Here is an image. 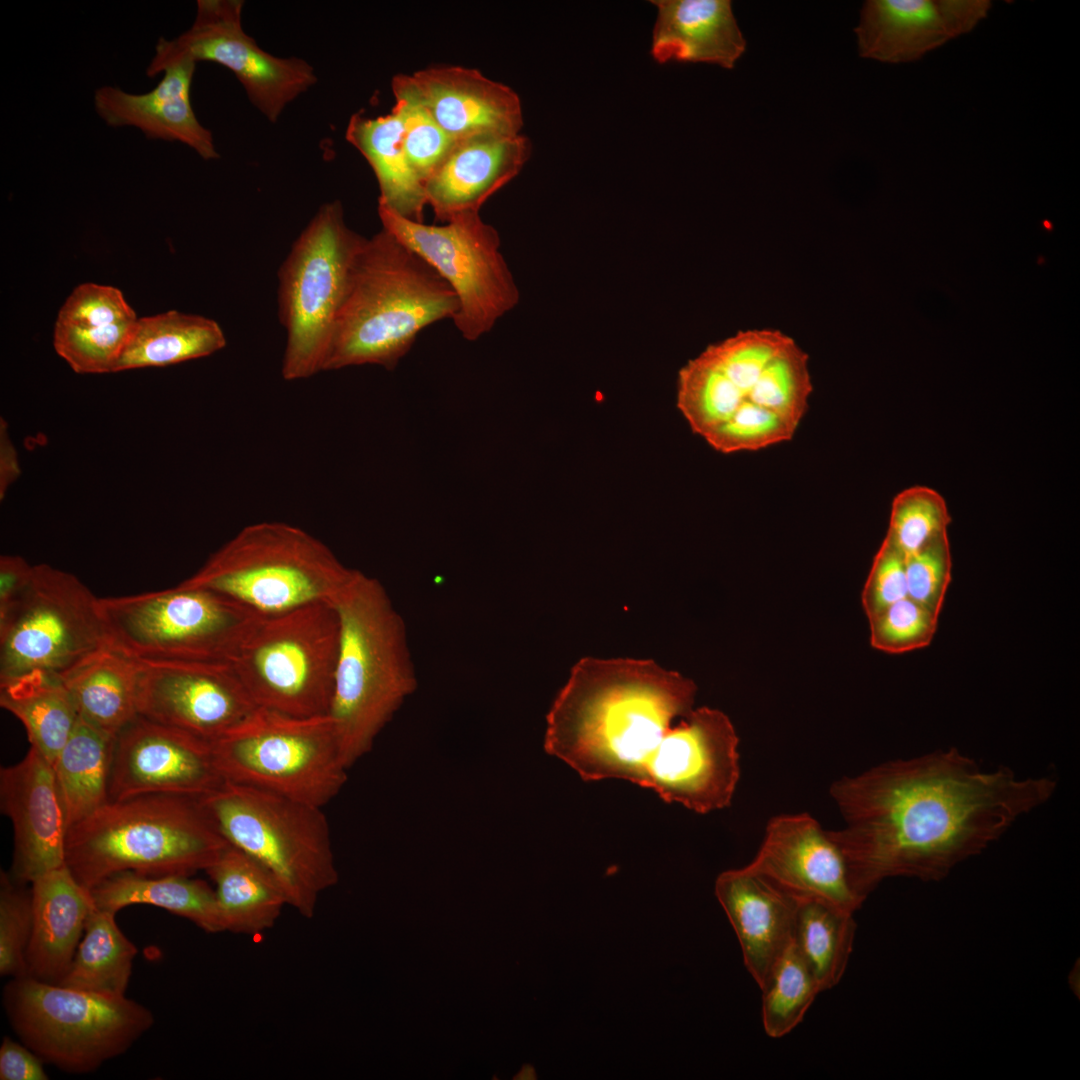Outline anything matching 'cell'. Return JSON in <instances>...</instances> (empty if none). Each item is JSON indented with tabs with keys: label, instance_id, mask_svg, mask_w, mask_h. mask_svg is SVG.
<instances>
[{
	"label": "cell",
	"instance_id": "1",
	"mask_svg": "<svg viewBox=\"0 0 1080 1080\" xmlns=\"http://www.w3.org/2000/svg\"><path fill=\"white\" fill-rule=\"evenodd\" d=\"M695 683L648 659L584 657L546 717L544 749L583 780L622 779L706 814L730 805L739 738L727 715L694 709Z\"/></svg>",
	"mask_w": 1080,
	"mask_h": 1080
},
{
	"label": "cell",
	"instance_id": "2",
	"mask_svg": "<svg viewBox=\"0 0 1080 1080\" xmlns=\"http://www.w3.org/2000/svg\"><path fill=\"white\" fill-rule=\"evenodd\" d=\"M1052 777L984 769L957 748L842 777L830 795L845 822L829 831L865 901L890 877L939 881L1051 799Z\"/></svg>",
	"mask_w": 1080,
	"mask_h": 1080
},
{
	"label": "cell",
	"instance_id": "3",
	"mask_svg": "<svg viewBox=\"0 0 1080 1080\" xmlns=\"http://www.w3.org/2000/svg\"><path fill=\"white\" fill-rule=\"evenodd\" d=\"M808 353L787 333L751 328L708 345L678 372L676 407L722 454L791 440L809 407Z\"/></svg>",
	"mask_w": 1080,
	"mask_h": 1080
},
{
	"label": "cell",
	"instance_id": "4",
	"mask_svg": "<svg viewBox=\"0 0 1080 1080\" xmlns=\"http://www.w3.org/2000/svg\"><path fill=\"white\" fill-rule=\"evenodd\" d=\"M458 310L447 282L383 229L362 243L351 268L322 371L394 369L426 327Z\"/></svg>",
	"mask_w": 1080,
	"mask_h": 1080
},
{
	"label": "cell",
	"instance_id": "5",
	"mask_svg": "<svg viewBox=\"0 0 1080 1080\" xmlns=\"http://www.w3.org/2000/svg\"><path fill=\"white\" fill-rule=\"evenodd\" d=\"M332 604L340 642L331 716L349 769L417 688L406 625L381 582L353 569Z\"/></svg>",
	"mask_w": 1080,
	"mask_h": 1080
},
{
	"label": "cell",
	"instance_id": "6",
	"mask_svg": "<svg viewBox=\"0 0 1080 1080\" xmlns=\"http://www.w3.org/2000/svg\"><path fill=\"white\" fill-rule=\"evenodd\" d=\"M229 845L200 799L147 794L108 801L67 832L65 862L89 892L110 876L206 871Z\"/></svg>",
	"mask_w": 1080,
	"mask_h": 1080
},
{
	"label": "cell",
	"instance_id": "7",
	"mask_svg": "<svg viewBox=\"0 0 1080 1080\" xmlns=\"http://www.w3.org/2000/svg\"><path fill=\"white\" fill-rule=\"evenodd\" d=\"M199 799L226 841L269 870L289 906L313 917L338 881L322 807L228 781Z\"/></svg>",
	"mask_w": 1080,
	"mask_h": 1080
},
{
	"label": "cell",
	"instance_id": "8",
	"mask_svg": "<svg viewBox=\"0 0 1080 1080\" xmlns=\"http://www.w3.org/2000/svg\"><path fill=\"white\" fill-rule=\"evenodd\" d=\"M352 571L304 529L264 521L242 528L179 585L207 589L271 615L332 603Z\"/></svg>",
	"mask_w": 1080,
	"mask_h": 1080
},
{
	"label": "cell",
	"instance_id": "9",
	"mask_svg": "<svg viewBox=\"0 0 1080 1080\" xmlns=\"http://www.w3.org/2000/svg\"><path fill=\"white\" fill-rule=\"evenodd\" d=\"M3 1006L20 1040L44 1062L88 1073L125 1053L154 1023L126 996L74 989L28 975L10 980Z\"/></svg>",
	"mask_w": 1080,
	"mask_h": 1080
},
{
	"label": "cell",
	"instance_id": "10",
	"mask_svg": "<svg viewBox=\"0 0 1080 1080\" xmlns=\"http://www.w3.org/2000/svg\"><path fill=\"white\" fill-rule=\"evenodd\" d=\"M224 781L324 807L347 780L329 714L294 716L256 707L210 741Z\"/></svg>",
	"mask_w": 1080,
	"mask_h": 1080
},
{
	"label": "cell",
	"instance_id": "11",
	"mask_svg": "<svg viewBox=\"0 0 1080 1080\" xmlns=\"http://www.w3.org/2000/svg\"><path fill=\"white\" fill-rule=\"evenodd\" d=\"M98 604L109 645L135 660L230 663L261 616L216 592L179 584Z\"/></svg>",
	"mask_w": 1080,
	"mask_h": 1080
},
{
	"label": "cell",
	"instance_id": "12",
	"mask_svg": "<svg viewBox=\"0 0 1080 1080\" xmlns=\"http://www.w3.org/2000/svg\"><path fill=\"white\" fill-rule=\"evenodd\" d=\"M340 642L331 602L261 615L230 662L257 707L329 714Z\"/></svg>",
	"mask_w": 1080,
	"mask_h": 1080
},
{
	"label": "cell",
	"instance_id": "13",
	"mask_svg": "<svg viewBox=\"0 0 1080 1080\" xmlns=\"http://www.w3.org/2000/svg\"><path fill=\"white\" fill-rule=\"evenodd\" d=\"M365 237L350 229L339 201L325 203L302 230L278 271V317L286 332L285 380L322 371L354 259Z\"/></svg>",
	"mask_w": 1080,
	"mask_h": 1080
},
{
	"label": "cell",
	"instance_id": "14",
	"mask_svg": "<svg viewBox=\"0 0 1080 1080\" xmlns=\"http://www.w3.org/2000/svg\"><path fill=\"white\" fill-rule=\"evenodd\" d=\"M98 600L77 576L34 565L27 587L0 615V682L31 672L62 678L110 646Z\"/></svg>",
	"mask_w": 1080,
	"mask_h": 1080
},
{
	"label": "cell",
	"instance_id": "15",
	"mask_svg": "<svg viewBox=\"0 0 1080 1080\" xmlns=\"http://www.w3.org/2000/svg\"><path fill=\"white\" fill-rule=\"evenodd\" d=\"M382 228L423 258L453 290L452 318L470 341L489 332L519 302L520 293L500 252L497 230L479 212L455 215L443 225L405 218L381 202Z\"/></svg>",
	"mask_w": 1080,
	"mask_h": 1080
},
{
	"label": "cell",
	"instance_id": "16",
	"mask_svg": "<svg viewBox=\"0 0 1080 1080\" xmlns=\"http://www.w3.org/2000/svg\"><path fill=\"white\" fill-rule=\"evenodd\" d=\"M242 0H198L192 26L177 38H159L146 68L150 78L183 59L218 63L234 73L252 104L271 122L317 82L300 58H280L261 49L242 28Z\"/></svg>",
	"mask_w": 1080,
	"mask_h": 1080
},
{
	"label": "cell",
	"instance_id": "17",
	"mask_svg": "<svg viewBox=\"0 0 1080 1080\" xmlns=\"http://www.w3.org/2000/svg\"><path fill=\"white\" fill-rule=\"evenodd\" d=\"M138 715L206 740L257 706L229 662L137 660Z\"/></svg>",
	"mask_w": 1080,
	"mask_h": 1080
},
{
	"label": "cell",
	"instance_id": "18",
	"mask_svg": "<svg viewBox=\"0 0 1080 1080\" xmlns=\"http://www.w3.org/2000/svg\"><path fill=\"white\" fill-rule=\"evenodd\" d=\"M224 782L202 737L141 716L115 737L109 801L147 794L201 798Z\"/></svg>",
	"mask_w": 1080,
	"mask_h": 1080
},
{
	"label": "cell",
	"instance_id": "19",
	"mask_svg": "<svg viewBox=\"0 0 1080 1080\" xmlns=\"http://www.w3.org/2000/svg\"><path fill=\"white\" fill-rule=\"evenodd\" d=\"M391 88L395 99L421 107L454 140L519 135L523 125L519 96L476 69L438 66L398 74Z\"/></svg>",
	"mask_w": 1080,
	"mask_h": 1080
},
{
	"label": "cell",
	"instance_id": "20",
	"mask_svg": "<svg viewBox=\"0 0 1080 1080\" xmlns=\"http://www.w3.org/2000/svg\"><path fill=\"white\" fill-rule=\"evenodd\" d=\"M0 807L13 827L11 876L31 883L63 867L68 823L53 766L30 747L18 763L1 768Z\"/></svg>",
	"mask_w": 1080,
	"mask_h": 1080
},
{
	"label": "cell",
	"instance_id": "21",
	"mask_svg": "<svg viewBox=\"0 0 1080 1080\" xmlns=\"http://www.w3.org/2000/svg\"><path fill=\"white\" fill-rule=\"evenodd\" d=\"M990 0H868L854 29L862 58L910 63L973 31Z\"/></svg>",
	"mask_w": 1080,
	"mask_h": 1080
},
{
	"label": "cell",
	"instance_id": "22",
	"mask_svg": "<svg viewBox=\"0 0 1080 1080\" xmlns=\"http://www.w3.org/2000/svg\"><path fill=\"white\" fill-rule=\"evenodd\" d=\"M749 864L799 900H823L853 913L864 902L852 887L841 849L829 831L806 813L770 819Z\"/></svg>",
	"mask_w": 1080,
	"mask_h": 1080
},
{
	"label": "cell",
	"instance_id": "23",
	"mask_svg": "<svg viewBox=\"0 0 1080 1080\" xmlns=\"http://www.w3.org/2000/svg\"><path fill=\"white\" fill-rule=\"evenodd\" d=\"M715 895L739 940L745 967L761 987L792 942L800 900L750 864L722 872Z\"/></svg>",
	"mask_w": 1080,
	"mask_h": 1080
},
{
	"label": "cell",
	"instance_id": "24",
	"mask_svg": "<svg viewBox=\"0 0 1080 1080\" xmlns=\"http://www.w3.org/2000/svg\"><path fill=\"white\" fill-rule=\"evenodd\" d=\"M531 153L522 135L479 134L456 140L424 184L427 205L437 219L479 212L495 192L522 169Z\"/></svg>",
	"mask_w": 1080,
	"mask_h": 1080
},
{
	"label": "cell",
	"instance_id": "25",
	"mask_svg": "<svg viewBox=\"0 0 1080 1080\" xmlns=\"http://www.w3.org/2000/svg\"><path fill=\"white\" fill-rule=\"evenodd\" d=\"M196 63L183 59L168 66L156 87L134 94L105 85L94 92L98 116L112 127H135L149 139L181 142L201 158H219L212 132L197 119L190 90Z\"/></svg>",
	"mask_w": 1080,
	"mask_h": 1080
},
{
	"label": "cell",
	"instance_id": "26",
	"mask_svg": "<svg viewBox=\"0 0 1080 1080\" xmlns=\"http://www.w3.org/2000/svg\"><path fill=\"white\" fill-rule=\"evenodd\" d=\"M30 884L33 923L26 952L27 975L59 984L72 964L95 905L90 892L66 865Z\"/></svg>",
	"mask_w": 1080,
	"mask_h": 1080
},
{
	"label": "cell",
	"instance_id": "27",
	"mask_svg": "<svg viewBox=\"0 0 1080 1080\" xmlns=\"http://www.w3.org/2000/svg\"><path fill=\"white\" fill-rule=\"evenodd\" d=\"M651 54L659 63L702 62L731 69L746 48L729 0H654Z\"/></svg>",
	"mask_w": 1080,
	"mask_h": 1080
},
{
	"label": "cell",
	"instance_id": "28",
	"mask_svg": "<svg viewBox=\"0 0 1080 1080\" xmlns=\"http://www.w3.org/2000/svg\"><path fill=\"white\" fill-rule=\"evenodd\" d=\"M346 139L368 161L377 178L383 203L399 215L423 222L427 205L425 187L408 160L404 147V121L395 103L384 116H351Z\"/></svg>",
	"mask_w": 1080,
	"mask_h": 1080
},
{
	"label": "cell",
	"instance_id": "29",
	"mask_svg": "<svg viewBox=\"0 0 1080 1080\" xmlns=\"http://www.w3.org/2000/svg\"><path fill=\"white\" fill-rule=\"evenodd\" d=\"M206 872L215 883L225 931L253 936L263 933L275 925L288 905L269 870L230 844Z\"/></svg>",
	"mask_w": 1080,
	"mask_h": 1080
},
{
	"label": "cell",
	"instance_id": "30",
	"mask_svg": "<svg viewBox=\"0 0 1080 1080\" xmlns=\"http://www.w3.org/2000/svg\"><path fill=\"white\" fill-rule=\"evenodd\" d=\"M78 716L116 737L135 720L138 662L108 646L61 678Z\"/></svg>",
	"mask_w": 1080,
	"mask_h": 1080
},
{
	"label": "cell",
	"instance_id": "31",
	"mask_svg": "<svg viewBox=\"0 0 1080 1080\" xmlns=\"http://www.w3.org/2000/svg\"><path fill=\"white\" fill-rule=\"evenodd\" d=\"M90 894L98 910L116 914L129 905L148 904L186 918L207 933L225 931L215 890L190 876L124 872L103 880Z\"/></svg>",
	"mask_w": 1080,
	"mask_h": 1080
},
{
	"label": "cell",
	"instance_id": "32",
	"mask_svg": "<svg viewBox=\"0 0 1080 1080\" xmlns=\"http://www.w3.org/2000/svg\"><path fill=\"white\" fill-rule=\"evenodd\" d=\"M225 345L224 332L213 319L170 310L136 320L114 372L198 359Z\"/></svg>",
	"mask_w": 1080,
	"mask_h": 1080
},
{
	"label": "cell",
	"instance_id": "33",
	"mask_svg": "<svg viewBox=\"0 0 1080 1080\" xmlns=\"http://www.w3.org/2000/svg\"><path fill=\"white\" fill-rule=\"evenodd\" d=\"M0 705L22 722L31 747L51 765L79 719L63 680L42 672L0 682Z\"/></svg>",
	"mask_w": 1080,
	"mask_h": 1080
},
{
	"label": "cell",
	"instance_id": "34",
	"mask_svg": "<svg viewBox=\"0 0 1080 1080\" xmlns=\"http://www.w3.org/2000/svg\"><path fill=\"white\" fill-rule=\"evenodd\" d=\"M114 742L79 718L52 764L69 828L109 801Z\"/></svg>",
	"mask_w": 1080,
	"mask_h": 1080
},
{
	"label": "cell",
	"instance_id": "35",
	"mask_svg": "<svg viewBox=\"0 0 1080 1080\" xmlns=\"http://www.w3.org/2000/svg\"><path fill=\"white\" fill-rule=\"evenodd\" d=\"M115 916L96 908L92 911L72 964L59 985L125 996L137 948L123 934Z\"/></svg>",
	"mask_w": 1080,
	"mask_h": 1080
},
{
	"label": "cell",
	"instance_id": "36",
	"mask_svg": "<svg viewBox=\"0 0 1080 1080\" xmlns=\"http://www.w3.org/2000/svg\"><path fill=\"white\" fill-rule=\"evenodd\" d=\"M856 927L853 912L823 900H800L792 943L821 992L841 980L852 953Z\"/></svg>",
	"mask_w": 1080,
	"mask_h": 1080
},
{
	"label": "cell",
	"instance_id": "37",
	"mask_svg": "<svg viewBox=\"0 0 1080 1080\" xmlns=\"http://www.w3.org/2000/svg\"><path fill=\"white\" fill-rule=\"evenodd\" d=\"M760 989L763 1027L771 1038L790 1033L821 992L792 942L776 960Z\"/></svg>",
	"mask_w": 1080,
	"mask_h": 1080
},
{
	"label": "cell",
	"instance_id": "38",
	"mask_svg": "<svg viewBox=\"0 0 1080 1080\" xmlns=\"http://www.w3.org/2000/svg\"><path fill=\"white\" fill-rule=\"evenodd\" d=\"M950 522L946 501L936 490L912 486L894 497L885 539L906 558L946 533Z\"/></svg>",
	"mask_w": 1080,
	"mask_h": 1080
},
{
	"label": "cell",
	"instance_id": "39",
	"mask_svg": "<svg viewBox=\"0 0 1080 1080\" xmlns=\"http://www.w3.org/2000/svg\"><path fill=\"white\" fill-rule=\"evenodd\" d=\"M135 322L100 327H76L56 323L53 346L56 353L76 373H112L129 341Z\"/></svg>",
	"mask_w": 1080,
	"mask_h": 1080
},
{
	"label": "cell",
	"instance_id": "40",
	"mask_svg": "<svg viewBox=\"0 0 1080 1080\" xmlns=\"http://www.w3.org/2000/svg\"><path fill=\"white\" fill-rule=\"evenodd\" d=\"M939 614L905 597L868 618L871 646L888 654L927 647L937 630Z\"/></svg>",
	"mask_w": 1080,
	"mask_h": 1080
},
{
	"label": "cell",
	"instance_id": "41",
	"mask_svg": "<svg viewBox=\"0 0 1080 1080\" xmlns=\"http://www.w3.org/2000/svg\"><path fill=\"white\" fill-rule=\"evenodd\" d=\"M31 889L10 873L0 875V974L12 978L27 975L26 952L32 932Z\"/></svg>",
	"mask_w": 1080,
	"mask_h": 1080
},
{
	"label": "cell",
	"instance_id": "42",
	"mask_svg": "<svg viewBox=\"0 0 1080 1080\" xmlns=\"http://www.w3.org/2000/svg\"><path fill=\"white\" fill-rule=\"evenodd\" d=\"M907 597L936 614L941 613L951 582L952 557L948 533H943L905 558Z\"/></svg>",
	"mask_w": 1080,
	"mask_h": 1080
},
{
	"label": "cell",
	"instance_id": "43",
	"mask_svg": "<svg viewBox=\"0 0 1080 1080\" xmlns=\"http://www.w3.org/2000/svg\"><path fill=\"white\" fill-rule=\"evenodd\" d=\"M137 316L122 292L107 285L77 286L59 310L56 323L76 327H100L134 322Z\"/></svg>",
	"mask_w": 1080,
	"mask_h": 1080
},
{
	"label": "cell",
	"instance_id": "44",
	"mask_svg": "<svg viewBox=\"0 0 1080 1080\" xmlns=\"http://www.w3.org/2000/svg\"><path fill=\"white\" fill-rule=\"evenodd\" d=\"M403 114L404 147L411 167L425 184L456 140L445 133L419 106L396 99Z\"/></svg>",
	"mask_w": 1080,
	"mask_h": 1080
},
{
	"label": "cell",
	"instance_id": "45",
	"mask_svg": "<svg viewBox=\"0 0 1080 1080\" xmlns=\"http://www.w3.org/2000/svg\"><path fill=\"white\" fill-rule=\"evenodd\" d=\"M907 597L905 556L884 538L862 590L861 602L867 618Z\"/></svg>",
	"mask_w": 1080,
	"mask_h": 1080
},
{
	"label": "cell",
	"instance_id": "46",
	"mask_svg": "<svg viewBox=\"0 0 1080 1080\" xmlns=\"http://www.w3.org/2000/svg\"><path fill=\"white\" fill-rule=\"evenodd\" d=\"M43 1060L26 1045L4 1037L0 1047L1 1080H47Z\"/></svg>",
	"mask_w": 1080,
	"mask_h": 1080
},
{
	"label": "cell",
	"instance_id": "47",
	"mask_svg": "<svg viewBox=\"0 0 1080 1080\" xmlns=\"http://www.w3.org/2000/svg\"><path fill=\"white\" fill-rule=\"evenodd\" d=\"M34 565L18 555L0 557V615L4 614L27 587Z\"/></svg>",
	"mask_w": 1080,
	"mask_h": 1080
},
{
	"label": "cell",
	"instance_id": "48",
	"mask_svg": "<svg viewBox=\"0 0 1080 1080\" xmlns=\"http://www.w3.org/2000/svg\"><path fill=\"white\" fill-rule=\"evenodd\" d=\"M21 475L17 450L9 436L7 422L0 419V499Z\"/></svg>",
	"mask_w": 1080,
	"mask_h": 1080
}]
</instances>
